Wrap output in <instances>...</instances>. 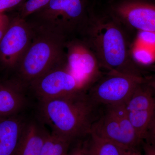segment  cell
<instances>
[{
    "mask_svg": "<svg viewBox=\"0 0 155 155\" xmlns=\"http://www.w3.org/2000/svg\"><path fill=\"white\" fill-rule=\"evenodd\" d=\"M115 17H97L93 13L81 35L96 55L102 69L144 77L141 67L134 61L127 38Z\"/></svg>",
    "mask_w": 155,
    "mask_h": 155,
    "instance_id": "1",
    "label": "cell"
},
{
    "mask_svg": "<svg viewBox=\"0 0 155 155\" xmlns=\"http://www.w3.org/2000/svg\"><path fill=\"white\" fill-rule=\"evenodd\" d=\"M98 105L93 102L86 92L39 101L40 120L51 129V133L72 143L90 134L99 114Z\"/></svg>",
    "mask_w": 155,
    "mask_h": 155,
    "instance_id": "2",
    "label": "cell"
},
{
    "mask_svg": "<svg viewBox=\"0 0 155 155\" xmlns=\"http://www.w3.org/2000/svg\"><path fill=\"white\" fill-rule=\"evenodd\" d=\"M92 13L88 0H50L25 19L35 30L53 34L67 41L78 34H82Z\"/></svg>",
    "mask_w": 155,
    "mask_h": 155,
    "instance_id": "3",
    "label": "cell"
},
{
    "mask_svg": "<svg viewBox=\"0 0 155 155\" xmlns=\"http://www.w3.org/2000/svg\"><path fill=\"white\" fill-rule=\"evenodd\" d=\"M34 30L33 38L17 67L19 81L25 86L66 64L67 40L53 34Z\"/></svg>",
    "mask_w": 155,
    "mask_h": 155,
    "instance_id": "4",
    "label": "cell"
},
{
    "mask_svg": "<svg viewBox=\"0 0 155 155\" xmlns=\"http://www.w3.org/2000/svg\"><path fill=\"white\" fill-rule=\"evenodd\" d=\"M146 78L110 71L103 74L90 87L87 94L93 102L99 106L123 104Z\"/></svg>",
    "mask_w": 155,
    "mask_h": 155,
    "instance_id": "5",
    "label": "cell"
},
{
    "mask_svg": "<svg viewBox=\"0 0 155 155\" xmlns=\"http://www.w3.org/2000/svg\"><path fill=\"white\" fill-rule=\"evenodd\" d=\"M65 48V66L86 91L103 75L96 55L83 39H69Z\"/></svg>",
    "mask_w": 155,
    "mask_h": 155,
    "instance_id": "6",
    "label": "cell"
},
{
    "mask_svg": "<svg viewBox=\"0 0 155 155\" xmlns=\"http://www.w3.org/2000/svg\"><path fill=\"white\" fill-rule=\"evenodd\" d=\"M28 85L39 101L86 92L80 82L67 69L65 64L50 70Z\"/></svg>",
    "mask_w": 155,
    "mask_h": 155,
    "instance_id": "7",
    "label": "cell"
},
{
    "mask_svg": "<svg viewBox=\"0 0 155 155\" xmlns=\"http://www.w3.org/2000/svg\"><path fill=\"white\" fill-rule=\"evenodd\" d=\"M33 28L18 15L11 20L0 42V62L7 68H17L34 35Z\"/></svg>",
    "mask_w": 155,
    "mask_h": 155,
    "instance_id": "8",
    "label": "cell"
},
{
    "mask_svg": "<svg viewBox=\"0 0 155 155\" xmlns=\"http://www.w3.org/2000/svg\"><path fill=\"white\" fill-rule=\"evenodd\" d=\"M110 15L121 23L140 31L155 33V3L121 0L112 5Z\"/></svg>",
    "mask_w": 155,
    "mask_h": 155,
    "instance_id": "9",
    "label": "cell"
},
{
    "mask_svg": "<svg viewBox=\"0 0 155 155\" xmlns=\"http://www.w3.org/2000/svg\"><path fill=\"white\" fill-rule=\"evenodd\" d=\"M130 122L143 141L155 116V95L146 79L125 104Z\"/></svg>",
    "mask_w": 155,
    "mask_h": 155,
    "instance_id": "10",
    "label": "cell"
},
{
    "mask_svg": "<svg viewBox=\"0 0 155 155\" xmlns=\"http://www.w3.org/2000/svg\"><path fill=\"white\" fill-rule=\"evenodd\" d=\"M26 120L19 114L0 118V155H16Z\"/></svg>",
    "mask_w": 155,
    "mask_h": 155,
    "instance_id": "11",
    "label": "cell"
},
{
    "mask_svg": "<svg viewBox=\"0 0 155 155\" xmlns=\"http://www.w3.org/2000/svg\"><path fill=\"white\" fill-rule=\"evenodd\" d=\"M50 134L40 120H26L16 155H40Z\"/></svg>",
    "mask_w": 155,
    "mask_h": 155,
    "instance_id": "12",
    "label": "cell"
},
{
    "mask_svg": "<svg viewBox=\"0 0 155 155\" xmlns=\"http://www.w3.org/2000/svg\"><path fill=\"white\" fill-rule=\"evenodd\" d=\"M24 87L19 80L0 81V118L19 114L24 109Z\"/></svg>",
    "mask_w": 155,
    "mask_h": 155,
    "instance_id": "13",
    "label": "cell"
},
{
    "mask_svg": "<svg viewBox=\"0 0 155 155\" xmlns=\"http://www.w3.org/2000/svg\"><path fill=\"white\" fill-rule=\"evenodd\" d=\"M99 114L92 127L91 134L104 139L127 149V144L118 119L108 107Z\"/></svg>",
    "mask_w": 155,
    "mask_h": 155,
    "instance_id": "14",
    "label": "cell"
},
{
    "mask_svg": "<svg viewBox=\"0 0 155 155\" xmlns=\"http://www.w3.org/2000/svg\"><path fill=\"white\" fill-rule=\"evenodd\" d=\"M91 136L89 147L94 155H125V149L94 134Z\"/></svg>",
    "mask_w": 155,
    "mask_h": 155,
    "instance_id": "15",
    "label": "cell"
},
{
    "mask_svg": "<svg viewBox=\"0 0 155 155\" xmlns=\"http://www.w3.org/2000/svg\"><path fill=\"white\" fill-rule=\"evenodd\" d=\"M71 143L67 140L50 133L40 155H68Z\"/></svg>",
    "mask_w": 155,
    "mask_h": 155,
    "instance_id": "16",
    "label": "cell"
},
{
    "mask_svg": "<svg viewBox=\"0 0 155 155\" xmlns=\"http://www.w3.org/2000/svg\"><path fill=\"white\" fill-rule=\"evenodd\" d=\"M49 1L50 0H27L19 8V13L17 15L23 19H26L43 8Z\"/></svg>",
    "mask_w": 155,
    "mask_h": 155,
    "instance_id": "17",
    "label": "cell"
},
{
    "mask_svg": "<svg viewBox=\"0 0 155 155\" xmlns=\"http://www.w3.org/2000/svg\"><path fill=\"white\" fill-rule=\"evenodd\" d=\"M27 0H0V14L14 8H19Z\"/></svg>",
    "mask_w": 155,
    "mask_h": 155,
    "instance_id": "18",
    "label": "cell"
},
{
    "mask_svg": "<svg viewBox=\"0 0 155 155\" xmlns=\"http://www.w3.org/2000/svg\"><path fill=\"white\" fill-rule=\"evenodd\" d=\"M11 20L5 13L0 14V42L7 32Z\"/></svg>",
    "mask_w": 155,
    "mask_h": 155,
    "instance_id": "19",
    "label": "cell"
},
{
    "mask_svg": "<svg viewBox=\"0 0 155 155\" xmlns=\"http://www.w3.org/2000/svg\"><path fill=\"white\" fill-rule=\"evenodd\" d=\"M145 140L147 143L155 147V116L148 129Z\"/></svg>",
    "mask_w": 155,
    "mask_h": 155,
    "instance_id": "20",
    "label": "cell"
},
{
    "mask_svg": "<svg viewBox=\"0 0 155 155\" xmlns=\"http://www.w3.org/2000/svg\"><path fill=\"white\" fill-rule=\"evenodd\" d=\"M68 155H90L88 147H75L71 151H69Z\"/></svg>",
    "mask_w": 155,
    "mask_h": 155,
    "instance_id": "21",
    "label": "cell"
},
{
    "mask_svg": "<svg viewBox=\"0 0 155 155\" xmlns=\"http://www.w3.org/2000/svg\"><path fill=\"white\" fill-rule=\"evenodd\" d=\"M144 155H155V147L146 143L143 146Z\"/></svg>",
    "mask_w": 155,
    "mask_h": 155,
    "instance_id": "22",
    "label": "cell"
},
{
    "mask_svg": "<svg viewBox=\"0 0 155 155\" xmlns=\"http://www.w3.org/2000/svg\"><path fill=\"white\" fill-rule=\"evenodd\" d=\"M155 73L153 75L150 76H147L146 78V82L148 85L152 90L154 94L155 95Z\"/></svg>",
    "mask_w": 155,
    "mask_h": 155,
    "instance_id": "23",
    "label": "cell"
},
{
    "mask_svg": "<svg viewBox=\"0 0 155 155\" xmlns=\"http://www.w3.org/2000/svg\"><path fill=\"white\" fill-rule=\"evenodd\" d=\"M125 155H142L136 149H125Z\"/></svg>",
    "mask_w": 155,
    "mask_h": 155,
    "instance_id": "24",
    "label": "cell"
},
{
    "mask_svg": "<svg viewBox=\"0 0 155 155\" xmlns=\"http://www.w3.org/2000/svg\"><path fill=\"white\" fill-rule=\"evenodd\" d=\"M89 150L90 155H94L92 151L91 150L90 148L89 147H88Z\"/></svg>",
    "mask_w": 155,
    "mask_h": 155,
    "instance_id": "25",
    "label": "cell"
},
{
    "mask_svg": "<svg viewBox=\"0 0 155 155\" xmlns=\"http://www.w3.org/2000/svg\"><path fill=\"white\" fill-rule=\"evenodd\" d=\"M143 1H147V2H151L155 3V0H143Z\"/></svg>",
    "mask_w": 155,
    "mask_h": 155,
    "instance_id": "26",
    "label": "cell"
}]
</instances>
